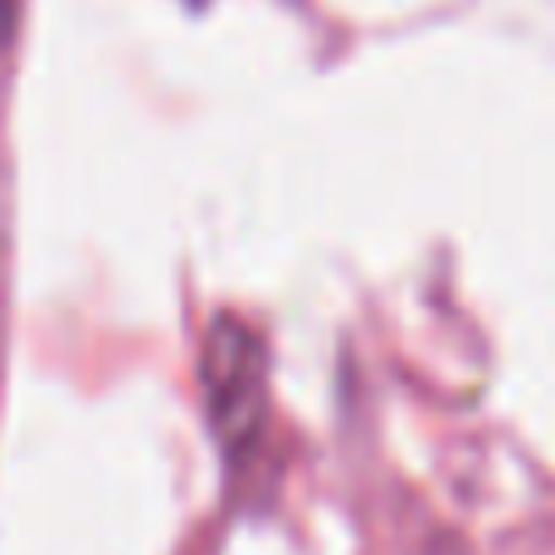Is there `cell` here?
Wrapping results in <instances>:
<instances>
[{
    "mask_svg": "<svg viewBox=\"0 0 555 555\" xmlns=\"http://www.w3.org/2000/svg\"><path fill=\"white\" fill-rule=\"evenodd\" d=\"M201 390L224 453L244 459L259 443L269 410V346L244 317L220 312L210 322L201 346Z\"/></svg>",
    "mask_w": 555,
    "mask_h": 555,
    "instance_id": "6da1fadb",
    "label": "cell"
}]
</instances>
